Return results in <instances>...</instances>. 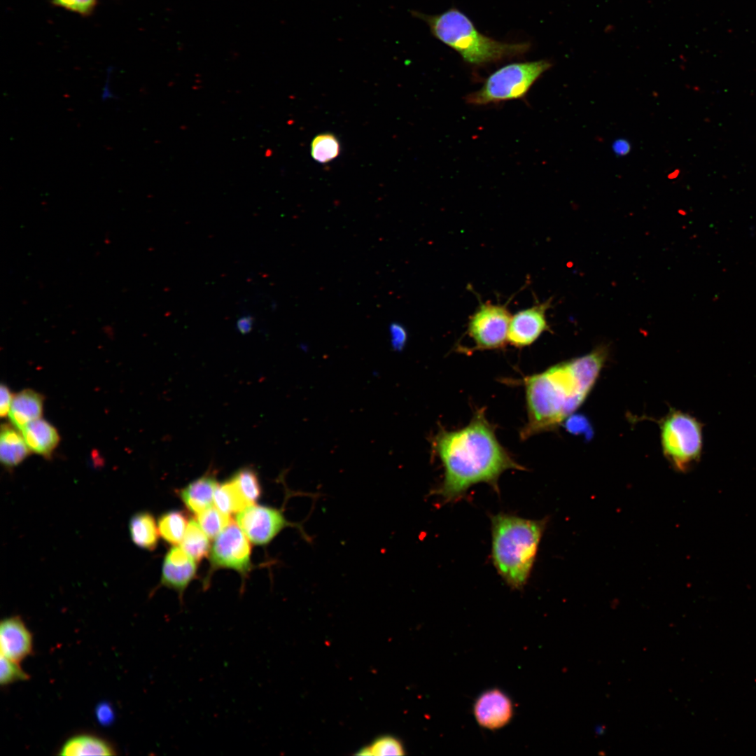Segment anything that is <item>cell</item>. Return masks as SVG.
<instances>
[{
  "label": "cell",
  "instance_id": "cell-1",
  "mask_svg": "<svg viewBox=\"0 0 756 756\" xmlns=\"http://www.w3.org/2000/svg\"><path fill=\"white\" fill-rule=\"evenodd\" d=\"M430 444L444 469L442 481L432 494L444 503L460 500L479 483L489 484L498 493V479L505 471L525 469L499 442L482 409L462 428L439 430Z\"/></svg>",
  "mask_w": 756,
  "mask_h": 756
},
{
  "label": "cell",
  "instance_id": "cell-2",
  "mask_svg": "<svg viewBox=\"0 0 756 756\" xmlns=\"http://www.w3.org/2000/svg\"><path fill=\"white\" fill-rule=\"evenodd\" d=\"M608 356L600 346L590 353L525 377L527 422L521 438L554 430L584 401Z\"/></svg>",
  "mask_w": 756,
  "mask_h": 756
},
{
  "label": "cell",
  "instance_id": "cell-3",
  "mask_svg": "<svg viewBox=\"0 0 756 756\" xmlns=\"http://www.w3.org/2000/svg\"><path fill=\"white\" fill-rule=\"evenodd\" d=\"M491 560L511 588L521 589L530 578L547 521L500 512L491 516Z\"/></svg>",
  "mask_w": 756,
  "mask_h": 756
},
{
  "label": "cell",
  "instance_id": "cell-4",
  "mask_svg": "<svg viewBox=\"0 0 756 756\" xmlns=\"http://www.w3.org/2000/svg\"><path fill=\"white\" fill-rule=\"evenodd\" d=\"M412 14L426 22L437 39L471 64L497 62L523 54L528 48L526 43H505L484 35L465 15L456 8L438 15H426L416 10L412 11Z\"/></svg>",
  "mask_w": 756,
  "mask_h": 756
},
{
  "label": "cell",
  "instance_id": "cell-5",
  "mask_svg": "<svg viewBox=\"0 0 756 756\" xmlns=\"http://www.w3.org/2000/svg\"><path fill=\"white\" fill-rule=\"evenodd\" d=\"M550 66L546 60L506 64L493 72L482 88L468 94L465 100L471 104L484 105L522 98Z\"/></svg>",
  "mask_w": 756,
  "mask_h": 756
},
{
  "label": "cell",
  "instance_id": "cell-6",
  "mask_svg": "<svg viewBox=\"0 0 756 756\" xmlns=\"http://www.w3.org/2000/svg\"><path fill=\"white\" fill-rule=\"evenodd\" d=\"M664 454L678 470L698 461L703 449V425L695 417L671 410L661 424Z\"/></svg>",
  "mask_w": 756,
  "mask_h": 756
},
{
  "label": "cell",
  "instance_id": "cell-7",
  "mask_svg": "<svg viewBox=\"0 0 756 756\" xmlns=\"http://www.w3.org/2000/svg\"><path fill=\"white\" fill-rule=\"evenodd\" d=\"M511 314L504 304L482 303L470 316L468 333L477 349H498L505 346Z\"/></svg>",
  "mask_w": 756,
  "mask_h": 756
},
{
  "label": "cell",
  "instance_id": "cell-8",
  "mask_svg": "<svg viewBox=\"0 0 756 756\" xmlns=\"http://www.w3.org/2000/svg\"><path fill=\"white\" fill-rule=\"evenodd\" d=\"M236 522L255 545L267 544L287 526H295L307 536L302 526L287 520L281 510L267 506L250 505L237 513Z\"/></svg>",
  "mask_w": 756,
  "mask_h": 756
},
{
  "label": "cell",
  "instance_id": "cell-9",
  "mask_svg": "<svg viewBox=\"0 0 756 756\" xmlns=\"http://www.w3.org/2000/svg\"><path fill=\"white\" fill-rule=\"evenodd\" d=\"M234 522L229 524L216 537L210 551L214 568L234 569L245 574L251 568V548L249 539Z\"/></svg>",
  "mask_w": 756,
  "mask_h": 756
},
{
  "label": "cell",
  "instance_id": "cell-10",
  "mask_svg": "<svg viewBox=\"0 0 756 756\" xmlns=\"http://www.w3.org/2000/svg\"><path fill=\"white\" fill-rule=\"evenodd\" d=\"M551 299L517 312L512 316L508 330L507 341L516 347L531 345L546 330L550 329L546 312Z\"/></svg>",
  "mask_w": 756,
  "mask_h": 756
},
{
  "label": "cell",
  "instance_id": "cell-11",
  "mask_svg": "<svg viewBox=\"0 0 756 756\" xmlns=\"http://www.w3.org/2000/svg\"><path fill=\"white\" fill-rule=\"evenodd\" d=\"M474 713L477 722L482 727L496 729L510 722L513 708L506 694L498 690H491L477 699Z\"/></svg>",
  "mask_w": 756,
  "mask_h": 756
},
{
  "label": "cell",
  "instance_id": "cell-12",
  "mask_svg": "<svg viewBox=\"0 0 756 756\" xmlns=\"http://www.w3.org/2000/svg\"><path fill=\"white\" fill-rule=\"evenodd\" d=\"M195 560L181 547L174 546L167 553L162 565L161 583L182 596L188 584L195 576Z\"/></svg>",
  "mask_w": 756,
  "mask_h": 756
},
{
  "label": "cell",
  "instance_id": "cell-13",
  "mask_svg": "<svg viewBox=\"0 0 756 756\" xmlns=\"http://www.w3.org/2000/svg\"><path fill=\"white\" fill-rule=\"evenodd\" d=\"M0 645L1 655L18 663L31 653V634L19 617H10L1 621Z\"/></svg>",
  "mask_w": 756,
  "mask_h": 756
},
{
  "label": "cell",
  "instance_id": "cell-14",
  "mask_svg": "<svg viewBox=\"0 0 756 756\" xmlns=\"http://www.w3.org/2000/svg\"><path fill=\"white\" fill-rule=\"evenodd\" d=\"M43 407L41 394L30 389L23 390L13 396L8 417L12 425L22 430L29 423L41 418Z\"/></svg>",
  "mask_w": 756,
  "mask_h": 756
},
{
  "label": "cell",
  "instance_id": "cell-15",
  "mask_svg": "<svg viewBox=\"0 0 756 756\" xmlns=\"http://www.w3.org/2000/svg\"><path fill=\"white\" fill-rule=\"evenodd\" d=\"M21 432L29 449L43 456H49L59 441L55 428L41 418L29 423Z\"/></svg>",
  "mask_w": 756,
  "mask_h": 756
},
{
  "label": "cell",
  "instance_id": "cell-16",
  "mask_svg": "<svg viewBox=\"0 0 756 756\" xmlns=\"http://www.w3.org/2000/svg\"><path fill=\"white\" fill-rule=\"evenodd\" d=\"M218 484L212 475H205L190 483L180 491V497L192 512L199 514L214 503Z\"/></svg>",
  "mask_w": 756,
  "mask_h": 756
},
{
  "label": "cell",
  "instance_id": "cell-17",
  "mask_svg": "<svg viewBox=\"0 0 756 756\" xmlns=\"http://www.w3.org/2000/svg\"><path fill=\"white\" fill-rule=\"evenodd\" d=\"M29 449L22 434L14 426L4 424L0 435V459L6 468L19 465L28 455Z\"/></svg>",
  "mask_w": 756,
  "mask_h": 756
},
{
  "label": "cell",
  "instance_id": "cell-18",
  "mask_svg": "<svg viewBox=\"0 0 756 756\" xmlns=\"http://www.w3.org/2000/svg\"><path fill=\"white\" fill-rule=\"evenodd\" d=\"M133 542L140 548L153 550L158 545L159 530L153 516L148 512L134 514L129 524Z\"/></svg>",
  "mask_w": 756,
  "mask_h": 756
},
{
  "label": "cell",
  "instance_id": "cell-19",
  "mask_svg": "<svg viewBox=\"0 0 756 756\" xmlns=\"http://www.w3.org/2000/svg\"><path fill=\"white\" fill-rule=\"evenodd\" d=\"M113 749L104 740L93 735L82 734L69 738L60 750L59 755L67 756L111 755Z\"/></svg>",
  "mask_w": 756,
  "mask_h": 756
},
{
  "label": "cell",
  "instance_id": "cell-20",
  "mask_svg": "<svg viewBox=\"0 0 756 756\" xmlns=\"http://www.w3.org/2000/svg\"><path fill=\"white\" fill-rule=\"evenodd\" d=\"M214 503L217 508L228 514L237 513L251 505L231 478L218 485L214 493Z\"/></svg>",
  "mask_w": 756,
  "mask_h": 756
},
{
  "label": "cell",
  "instance_id": "cell-21",
  "mask_svg": "<svg viewBox=\"0 0 756 756\" xmlns=\"http://www.w3.org/2000/svg\"><path fill=\"white\" fill-rule=\"evenodd\" d=\"M181 547L197 561H201L208 554L209 538L197 521L190 519L188 522Z\"/></svg>",
  "mask_w": 756,
  "mask_h": 756
},
{
  "label": "cell",
  "instance_id": "cell-22",
  "mask_svg": "<svg viewBox=\"0 0 756 756\" xmlns=\"http://www.w3.org/2000/svg\"><path fill=\"white\" fill-rule=\"evenodd\" d=\"M188 522L184 514L173 510L162 514L158 521L160 535L169 543H181L187 529Z\"/></svg>",
  "mask_w": 756,
  "mask_h": 756
},
{
  "label": "cell",
  "instance_id": "cell-23",
  "mask_svg": "<svg viewBox=\"0 0 756 756\" xmlns=\"http://www.w3.org/2000/svg\"><path fill=\"white\" fill-rule=\"evenodd\" d=\"M340 152V142L332 134H318L312 141L311 155L314 160L318 162H328L336 158Z\"/></svg>",
  "mask_w": 756,
  "mask_h": 756
},
{
  "label": "cell",
  "instance_id": "cell-24",
  "mask_svg": "<svg viewBox=\"0 0 756 756\" xmlns=\"http://www.w3.org/2000/svg\"><path fill=\"white\" fill-rule=\"evenodd\" d=\"M197 522L209 538H214L232 521L230 514L211 506L197 514Z\"/></svg>",
  "mask_w": 756,
  "mask_h": 756
},
{
  "label": "cell",
  "instance_id": "cell-25",
  "mask_svg": "<svg viewBox=\"0 0 756 756\" xmlns=\"http://www.w3.org/2000/svg\"><path fill=\"white\" fill-rule=\"evenodd\" d=\"M248 503L252 505L261 495V486L257 473L249 468H242L231 477Z\"/></svg>",
  "mask_w": 756,
  "mask_h": 756
},
{
  "label": "cell",
  "instance_id": "cell-26",
  "mask_svg": "<svg viewBox=\"0 0 756 756\" xmlns=\"http://www.w3.org/2000/svg\"><path fill=\"white\" fill-rule=\"evenodd\" d=\"M368 755H402L405 750L402 743L392 736H382L376 738L370 746H365Z\"/></svg>",
  "mask_w": 756,
  "mask_h": 756
},
{
  "label": "cell",
  "instance_id": "cell-27",
  "mask_svg": "<svg viewBox=\"0 0 756 756\" xmlns=\"http://www.w3.org/2000/svg\"><path fill=\"white\" fill-rule=\"evenodd\" d=\"M29 678L28 675L22 669L19 663L1 655L0 683L6 685L18 680Z\"/></svg>",
  "mask_w": 756,
  "mask_h": 756
},
{
  "label": "cell",
  "instance_id": "cell-28",
  "mask_svg": "<svg viewBox=\"0 0 756 756\" xmlns=\"http://www.w3.org/2000/svg\"><path fill=\"white\" fill-rule=\"evenodd\" d=\"M52 1L55 6L84 16L90 15L96 6V0H52Z\"/></svg>",
  "mask_w": 756,
  "mask_h": 756
},
{
  "label": "cell",
  "instance_id": "cell-29",
  "mask_svg": "<svg viewBox=\"0 0 756 756\" xmlns=\"http://www.w3.org/2000/svg\"><path fill=\"white\" fill-rule=\"evenodd\" d=\"M389 335L392 349L396 351H402L408 340V333L405 326L399 323H392L389 326Z\"/></svg>",
  "mask_w": 756,
  "mask_h": 756
},
{
  "label": "cell",
  "instance_id": "cell-30",
  "mask_svg": "<svg viewBox=\"0 0 756 756\" xmlns=\"http://www.w3.org/2000/svg\"><path fill=\"white\" fill-rule=\"evenodd\" d=\"M95 715L98 722L104 726L111 724L115 718L114 710L107 702L100 703L96 707Z\"/></svg>",
  "mask_w": 756,
  "mask_h": 756
},
{
  "label": "cell",
  "instance_id": "cell-31",
  "mask_svg": "<svg viewBox=\"0 0 756 756\" xmlns=\"http://www.w3.org/2000/svg\"><path fill=\"white\" fill-rule=\"evenodd\" d=\"M0 397V415L1 417H6L8 416L13 398L7 386L1 385Z\"/></svg>",
  "mask_w": 756,
  "mask_h": 756
},
{
  "label": "cell",
  "instance_id": "cell-32",
  "mask_svg": "<svg viewBox=\"0 0 756 756\" xmlns=\"http://www.w3.org/2000/svg\"><path fill=\"white\" fill-rule=\"evenodd\" d=\"M612 149L617 156H625L630 152L631 146L628 140L618 139L612 143Z\"/></svg>",
  "mask_w": 756,
  "mask_h": 756
},
{
  "label": "cell",
  "instance_id": "cell-33",
  "mask_svg": "<svg viewBox=\"0 0 756 756\" xmlns=\"http://www.w3.org/2000/svg\"><path fill=\"white\" fill-rule=\"evenodd\" d=\"M567 428L573 433H577L579 431V428L581 430H584V428L587 427L586 420H583L582 418H578L577 416L570 417L567 424Z\"/></svg>",
  "mask_w": 756,
  "mask_h": 756
},
{
  "label": "cell",
  "instance_id": "cell-34",
  "mask_svg": "<svg viewBox=\"0 0 756 756\" xmlns=\"http://www.w3.org/2000/svg\"><path fill=\"white\" fill-rule=\"evenodd\" d=\"M252 318L250 316H245L239 318L237 321V328L243 333H246L251 329L252 327Z\"/></svg>",
  "mask_w": 756,
  "mask_h": 756
}]
</instances>
